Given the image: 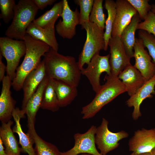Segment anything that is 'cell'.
Masks as SVG:
<instances>
[{
	"mask_svg": "<svg viewBox=\"0 0 155 155\" xmlns=\"http://www.w3.org/2000/svg\"><path fill=\"white\" fill-rule=\"evenodd\" d=\"M43 56L47 76L78 86L82 74L74 57L61 55L51 48Z\"/></svg>",
	"mask_w": 155,
	"mask_h": 155,
	"instance_id": "obj_1",
	"label": "cell"
},
{
	"mask_svg": "<svg viewBox=\"0 0 155 155\" xmlns=\"http://www.w3.org/2000/svg\"><path fill=\"white\" fill-rule=\"evenodd\" d=\"M26 50L24 58L16 70L15 76L12 81L13 89L18 91L22 89L23 82L27 75L39 64L41 57L49 50L50 47L41 40L26 34L24 40Z\"/></svg>",
	"mask_w": 155,
	"mask_h": 155,
	"instance_id": "obj_2",
	"label": "cell"
},
{
	"mask_svg": "<svg viewBox=\"0 0 155 155\" xmlns=\"http://www.w3.org/2000/svg\"><path fill=\"white\" fill-rule=\"evenodd\" d=\"M104 80V84L101 85L93 99L82 108L83 119L93 117L105 105L126 92L124 86L118 77L106 74Z\"/></svg>",
	"mask_w": 155,
	"mask_h": 155,
	"instance_id": "obj_3",
	"label": "cell"
},
{
	"mask_svg": "<svg viewBox=\"0 0 155 155\" xmlns=\"http://www.w3.org/2000/svg\"><path fill=\"white\" fill-rule=\"evenodd\" d=\"M38 9L32 0H20L14 7V15L5 32L7 37L23 40L27 29L35 20Z\"/></svg>",
	"mask_w": 155,
	"mask_h": 155,
	"instance_id": "obj_4",
	"label": "cell"
},
{
	"mask_svg": "<svg viewBox=\"0 0 155 155\" xmlns=\"http://www.w3.org/2000/svg\"><path fill=\"white\" fill-rule=\"evenodd\" d=\"M86 32V38L82 50L79 56L78 63L81 70L85 64L90 62L93 56L100 51L104 50V30L95 24L88 22L81 25Z\"/></svg>",
	"mask_w": 155,
	"mask_h": 155,
	"instance_id": "obj_5",
	"label": "cell"
},
{
	"mask_svg": "<svg viewBox=\"0 0 155 155\" xmlns=\"http://www.w3.org/2000/svg\"><path fill=\"white\" fill-rule=\"evenodd\" d=\"M26 47L24 40H14L7 37L0 38V53L7 61V75L12 81L21 58L25 55Z\"/></svg>",
	"mask_w": 155,
	"mask_h": 155,
	"instance_id": "obj_6",
	"label": "cell"
},
{
	"mask_svg": "<svg viewBox=\"0 0 155 155\" xmlns=\"http://www.w3.org/2000/svg\"><path fill=\"white\" fill-rule=\"evenodd\" d=\"M108 121L103 118L100 125L96 128L95 135V144L102 155H106L118 148L119 142L129 136L128 133L124 130L116 133L111 131L108 129Z\"/></svg>",
	"mask_w": 155,
	"mask_h": 155,
	"instance_id": "obj_7",
	"label": "cell"
},
{
	"mask_svg": "<svg viewBox=\"0 0 155 155\" xmlns=\"http://www.w3.org/2000/svg\"><path fill=\"white\" fill-rule=\"evenodd\" d=\"M110 57V54L105 56L96 54L92 57L87 67L81 70L82 75L87 78L96 93L101 86L100 82L101 74L106 72L108 75H112L109 62Z\"/></svg>",
	"mask_w": 155,
	"mask_h": 155,
	"instance_id": "obj_8",
	"label": "cell"
},
{
	"mask_svg": "<svg viewBox=\"0 0 155 155\" xmlns=\"http://www.w3.org/2000/svg\"><path fill=\"white\" fill-rule=\"evenodd\" d=\"M110 47L109 62L111 75L118 77L126 67L131 64L120 37H112L108 43Z\"/></svg>",
	"mask_w": 155,
	"mask_h": 155,
	"instance_id": "obj_9",
	"label": "cell"
},
{
	"mask_svg": "<svg viewBox=\"0 0 155 155\" xmlns=\"http://www.w3.org/2000/svg\"><path fill=\"white\" fill-rule=\"evenodd\" d=\"M97 127L92 126L86 132L75 133L73 137V147L65 152H61V155H78L80 154H88L92 155H102L96 146L95 136Z\"/></svg>",
	"mask_w": 155,
	"mask_h": 155,
	"instance_id": "obj_10",
	"label": "cell"
},
{
	"mask_svg": "<svg viewBox=\"0 0 155 155\" xmlns=\"http://www.w3.org/2000/svg\"><path fill=\"white\" fill-rule=\"evenodd\" d=\"M63 9L60 19L55 26L57 33L63 38L71 39L75 35L76 27L80 24L79 12L77 8L74 11L69 7L68 1L63 0Z\"/></svg>",
	"mask_w": 155,
	"mask_h": 155,
	"instance_id": "obj_11",
	"label": "cell"
},
{
	"mask_svg": "<svg viewBox=\"0 0 155 155\" xmlns=\"http://www.w3.org/2000/svg\"><path fill=\"white\" fill-rule=\"evenodd\" d=\"M145 47L142 39L135 38L133 46V57L135 59L134 66L148 80L155 75V65Z\"/></svg>",
	"mask_w": 155,
	"mask_h": 155,
	"instance_id": "obj_12",
	"label": "cell"
},
{
	"mask_svg": "<svg viewBox=\"0 0 155 155\" xmlns=\"http://www.w3.org/2000/svg\"><path fill=\"white\" fill-rule=\"evenodd\" d=\"M115 2L116 14L111 32L113 37H120L123 30L137 13L127 0H117Z\"/></svg>",
	"mask_w": 155,
	"mask_h": 155,
	"instance_id": "obj_13",
	"label": "cell"
},
{
	"mask_svg": "<svg viewBox=\"0 0 155 155\" xmlns=\"http://www.w3.org/2000/svg\"><path fill=\"white\" fill-rule=\"evenodd\" d=\"M130 151L137 153L150 152L155 147V128H142L135 131L128 142Z\"/></svg>",
	"mask_w": 155,
	"mask_h": 155,
	"instance_id": "obj_14",
	"label": "cell"
},
{
	"mask_svg": "<svg viewBox=\"0 0 155 155\" xmlns=\"http://www.w3.org/2000/svg\"><path fill=\"white\" fill-rule=\"evenodd\" d=\"M46 76L44 63L43 60L37 67L27 75L23 82L22 89L24 95L22 110L25 109L28 100Z\"/></svg>",
	"mask_w": 155,
	"mask_h": 155,
	"instance_id": "obj_15",
	"label": "cell"
},
{
	"mask_svg": "<svg viewBox=\"0 0 155 155\" xmlns=\"http://www.w3.org/2000/svg\"><path fill=\"white\" fill-rule=\"evenodd\" d=\"M155 75L147 80L136 92L126 101V104L129 107H133L132 117L136 120L142 116L140 111V105L146 99L152 98L155 95Z\"/></svg>",
	"mask_w": 155,
	"mask_h": 155,
	"instance_id": "obj_16",
	"label": "cell"
},
{
	"mask_svg": "<svg viewBox=\"0 0 155 155\" xmlns=\"http://www.w3.org/2000/svg\"><path fill=\"white\" fill-rule=\"evenodd\" d=\"M2 82L0 96V120L1 123H6L11 120L16 103L11 96L12 81L10 78L7 75L5 76Z\"/></svg>",
	"mask_w": 155,
	"mask_h": 155,
	"instance_id": "obj_17",
	"label": "cell"
},
{
	"mask_svg": "<svg viewBox=\"0 0 155 155\" xmlns=\"http://www.w3.org/2000/svg\"><path fill=\"white\" fill-rule=\"evenodd\" d=\"M118 77L124 86L130 97L135 94L147 81L131 64L124 69Z\"/></svg>",
	"mask_w": 155,
	"mask_h": 155,
	"instance_id": "obj_18",
	"label": "cell"
},
{
	"mask_svg": "<svg viewBox=\"0 0 155 155\" xmlns=\"http://www.w3.org/2000/svg\"><path fill=\"white\" fill-rule=\"evenodd\" d=\"M48 80L46 75L28 100L25 109H21L27 115L28 129L35 128L36 116L40 108L44 91Z\"/></svg>",
	"mask_w": 155,
	"mask_h": 155,
	"instance_id": "obj_19",
	"label": "cell"
},
{
	"mask_svg": "<svg viewBox=\"0 0 155 155\" xmlns=\"http://www.w3.org/2000/svg\"><path fill=\"white\" fill-rule=\"evenodd\" d=\"M25 115L21 110L18 108H15L13 112L12 117L15 125L12 129L18 136L19 143L21 146L22 152L28 155H35L34 148L33 147L34 142L32 137L28 133H26L24 132L20 124V119L24 118Z\"/></svg>",
	"mask_w": 155,
	"mask_h": 155,
	"instance_id": "obj_20",
	"label": "cell"
},
{
	"mask_svg": "<svg viewBox=\"0 0 155 155\" xmlns=\"http://www.w3.org/2000/svg\"><path fill=\"white\" fill-rule=\"evenodd\" d=\"M55 26L43 28L32 22L28 27L26 33L34 38L43 41L50 48L58 51L59 44L55 36Z\"/></svg>",
	"mask_w": 155,
	"mask_h": 155,
	"instance_id": "obj_21",
	"label": "cell"
},
{
	"mask_svg": "<svg viewBox=\"0 0 155 155\" xmlns=\"http://www.w3.org/2000/svg\"><path fill=\"white\" fill-rule=\"evenodd\" d=\"M13 123L11 120L7 123H1L0 127V138L4 146L7 155H20L22 152V149L19 147L11 128Z\"/></svg>",
	"mask_w": 155,
	"mask_h": 155,
	"instance_id": "obj_22",
	"label": "cell"
},
{
	"mask_svg": "<svg viewBox=\"0 0 155 155\" xmlns=\"http://www.w3.org/2000/svg\"><path fill=\"white\" fill-rule=\"evenodd\" d=\"M141 20L137 13L133 17L129 24L123 30L120 36L125 51L130 59L133 57L135 33L137 30L138 24L141 22Z\"/></svg>",
	"mask_w": 155,
	"mask_h": 155,
	"instance_id": "obj_23",
	"label": "cell"
},
{
	"mask_svg": "<svg viewBox=\"0 0 155 155\" xmlns=\"http://www.w3.org/2000/svg\"><path fill=\"white\" fill-rule=\"evenodd\" d=\"M54 85L60 107L70 104L78 94L77 87L54 79Z\"/></svg>",
	"mask_w": 155,
	"mask_h": 155,
	"instance_id": "obj_24",
	"label": "cell"
},
{
	"mask_svg": "<svg viewBox=\"0 0 155 155\" xmlns=\"http://www.w3.org/2000/svg\"><path fill=\"white\" fill-rule=\"evenodd\" d=\"M63 7V0L55 3L50 10L35 19L33 22L43 28L55 26L56 20L61 16Z\"/></svg>",
	"mask_w": 155,
	"mask_h": 155,
	"instance_id": "obj_25",
	"label": "cell"
},
{
	"mask_svg": "<svg viewBox=\"0 0 155 155\" xmlns=\"http://www.w3.org/2000/svg\"><path fill=\"white\" fill-rule=\"evenodd\" d=\"M60 107L55 89L54 79L49 78L44 91L40 108L55 112Z\"/></svg>",
	"mask_w": 155,
	"mask_h": 155,
	"instance_id": "obj_26",
	"label": "cell"
},
{
	"mask_svg": "<svg viewBox=\"0 0 155 155\" xmlns=\"http://www.w3.org/2000/svg\"><path fill=\"white\" fill-rule=\"evenodd\" d=\"M28 133L34 140L35 155H61L55 146L44 140L38 135L35 128L28 130Z\"/></svg>",
	"mask_w": 155,
	"mask_h": 155,
	"instance_id": "obj_27",
	"label": "cell"
},
{
	"mask_svg": "<svg viewBox=\"0 0 155 155\" xmlns=\"http://www.w3.org/2000/svg\"><path fill=\"white\" fill-rule=\"evenodd\" d=\"M104 6L106 10L108 17L105 21L104 38L105 43L104 51L107 50L108 43L112 37L111 32L116 14L115 2L113 0H105Z\"/></svg>",
	"mask_w": 155,
	"mask_h": 155,
	"instance_id": "obj_28",
	"label": "cell"
},
{
	"mask_svg": "<svg viewBox=\"0 0 155 155\" xmlns=\"http://www.w3.org/2000/svg\"><path fill=\"white\" fill-rule=\"evenodd\" d=\"M103 0H94L89 21L96 24L101 29H105L106 15L103 11Z\"/></svg>",
	"mask_w": 155,
	"mask_h": 155,
	"instance_id": "obj_29",
	"label": "cell"
},
{
	"mask_svg": "<svg viewBox=\"0 0 155 155\" xmlns=\"http://www.w3.org/2000/svg\"><path fill=\"white\" fill-rule=\"evenodd\" d=\"M16 4L14 0H0V18L5 23H8L13 19Z\"/></svg>",
	"mask_w": 155,
	"mask_h": 155,
	"instance_id": "obj_30",
	"label": "cell"
},
{
	"mask_svg": "<svg viewBox=\"0 0 155 155\" xmlns=\"http://www.w3.org/2000/svg\"><path fill=\"white\" fill-rule=\"evenodd\" d=\"M139 38L142 40L144 45L148 49L149 54L155 65V37L147 32L139 30L138 32Z\"/></svg>",
	"mask_w": 155,
	"mask_h": 155,
	"instance_id": "obj_31",
	"label": "cell"
},
{
	"mask_svg": "<svg viewBox=\"0 0 155 155\" xmlns=\"http://www.w3.org/2000/svg\"><path fill=\"white\" fill-rule=\"evenodd\" d=\"M94 0H75V4L80 8L79 13L80 24L89 22L90 14L91 13L94 3Z\"/></svg>",
	"mask_w": 155,
	"mask_h": 155,
	"instance_id": "obj_32",
	"label": "cell"
},
{
	"mask_svg": "<svg viewBox=\"0 0 155 155\" xmlns=\"http://www.w3.org/2000/svg\"><path fill=\"white\" fill-rule=\"evenodd\" d=\"M137 11L141 19L144 20L151 10L152 6L148 0H127Z\"/></svg>",
	"mask_w": 155,
	"mask_h": 155,
	"instance_id": "obj_33",
	"label": "cell"
},
{
	"mask_svg": "<svg viewBox=\"0 0 155 155\" xmlns=\"http://www.w3.org/2000/svg\"><path fill=\"white\" fill-rule=\"evenodd\" d=\"M137 29L145 31L155 37V14L150 11L144 21L138 24Z\"/></svg>",
	"mask_w": 155,
	"mask_h": 155,
	"instance_id": "obj_34",
	"label": "cell"
},
{
	"mask_svg": "<svg viewBox=\"0 0 155 155\" xmlns=\"http://www.w3.org/2000/svg\"><path fill=\"white\" fill-rule=\"evenodd\" d=\"M38 9L42 10L48 5H52L56 0H32Z\"/></svg>",
	"mask_w": 155,
	"mask_h": 155,
	"instance_id": "obj_35",
	"label": "cell"
},
{
	"mask_svg": "<svg viewBox=\"0 0 155 155\" xmlns=\"http://www.w3.org/2000/svg\"><path fill=\"white\" fill-rule=\"evenodd\" d=\"M2 56L0 53V81H2L5 76L4 74L6 71V66L5 65L2 61Z\"/></svg>",
	"mask_w": 155,
	"mask_h": 155,
	"instance_id": "obj_36",
	"label": "cell"
},
{
	"mask_svg": "<svg viewBox=\"0 0 155 155\" xmlns=\"http://www.w3.org/2000/svg\"><path fill=\"white\" fill-rule=\"evenodd\" d=\"M3 145L2 142L0 138V155H7Z\"/></svg>",
	"mask_w": 155,
	"mask_h": 155,
	"instance_id": "obj_37",
	"label": "cell"
},
{
	"mask_svg": "<svg viewBox=\"0 0 155 155\" xmlns=\"http://www.w3.org/2000/svg\"><path fill=\"white\" fill-rule=\"evenodd\" d=\"M146 155H155V147L150 152L146 153Z\"/></svg>",
	"mask_w": 155,
	"mask_h": 155,
	"instance_id": "obj_38",
	"label": "cell"
},
{
	"mask_svg": "<svg viewBox=\"0 0 155 155\" xmlns=\"http://www.w3.org/2000/svg\"><path fill=\"white\" fill-rule=\"evenodd\" d=\"M152 8L151 11L155 14V4H152L151 5Z\"/></svg>",
	"mask_w": 155,
	"mask_h": 155,
	"instance_id": "obj_39",
	"label": "cell"
},
{
	"mask_svg": "<svg viewBox=\"0 0 155 155\" xmlns=\"http://www.w3.org/2000/svg\"><path fill=\"white\" fill-rule=\"evenodd\" d=\"M146 153H137L135 152H132L130 155H146Z\"/></svg>",
	"mask_w": 155,
	"mask_h": 155,
	"instance_id": "obj_40",
	"label": "cell"
},
{
	"mask_svg": "<svg viewBox=\"0 0 155 155\" xmlns=\"http://www.w3.org/2000/svg\"><path fill=\"white\" fill-rule=\"evenodd\" d=\"M91 155L90 154H88L84 153V154H81L80 155Z\"/></svg>",
	"mask_w": 155,
	"mask_h": 155,
	"instance_id": "obj_41",
	"label": "cell"
}]
</instances>
